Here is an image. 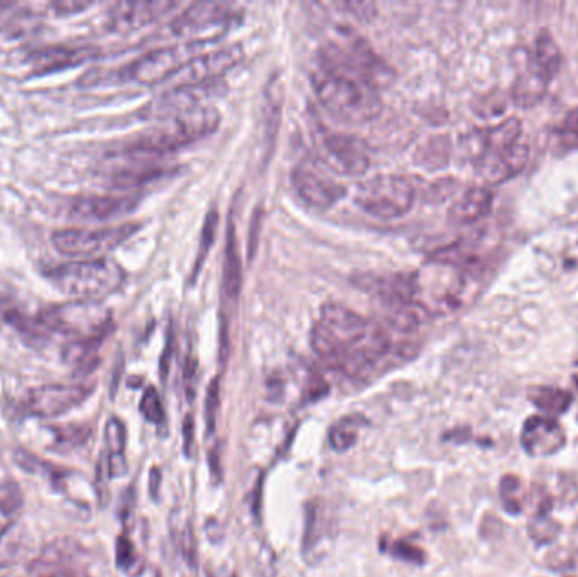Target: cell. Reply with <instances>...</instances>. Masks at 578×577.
Masks as SVG:
<instances>
[{
    "instance_id": "21",
    "label": "cell",
    "mask_w": 578,
    "mask_h": 577,
    "mask_svg": "<svg viewBox=\"0 0 578 577\" xmlns=\"http://www.w3.org/2000/svg\"><path fill=\"white\" fill-rule=\"evenodd\" d=\"M548 85H550V78H546L535 68L526 66V70L519 73L516 82H514L513 90H511L514 104L523 107V109L535 107L545 97Z\"/></svg>"
},
{
    "instance_id": "39",
    "label": "cell",
    "mask_w": 578,
    "mask_h": 577,
    "mask_svg": "<svg viewBox=\"0 0 578 577\" xmlns=\"http://www.w3.org/2000/svg\"><path fill=\"white\" fill-rule=\"evenodd\" d=\"M195 449V420L191 415H186L183 422V451L186 457H191Z\"/></svg>"
},
{
    "instance_id": "13",
    "label": "cell",
    "mask_w": 578,
    "mask_h": 577,
    "mask_svg": "<svg viewBox=\"0 0 578 577\" xmlns=\"http://www.w3.org/2000/svg\"><path fill=\"white\" fill-rule=\"evenodd\" d=\"M95 390L93 383L44 385L29 390L22 408L31 417L55 418L80 407Z\"/></svg>"
},
{
    "instance_id": "23",
    "label": "cell",
    "mask_w": 578,
    "mask_h": 577,
    "mask_svg": "<svg viewBox=\"0 0 578 577\" xmlns=\"http://www.w3.org/2000/svg\"><path fill=\"white\" fill-rule=\"evenodd\" d=\"M104 339L71 341L63 351L66 363L70 364L77 376H88L100 363L99 349Z\"/></svg>"
},
{
    "instance_id": "16",
    "label": "cell",
    "mask_w": 578,
    "mask_h": 577,
    "mask_svg": "<svg viewBox=\"0 0 578 577\" xmlns=\"http://www.w3.org/2000/svg\"><path fill=\"white\" fill-rule=\"evenodd\" d=\"M529 160V144L526 136L511 144L509 148L502 149L499 153L482 154L477 160V171L482 180L491 185L506 182L519 171H523Z\"/></svg>"
},
{
    "instance_id": "31",
    "label": "cell",
    "mask_w": 578,
    "mask_h": 577,
    "mask_svg": "<svg viewBox=\"0 0 578 577\" xmlns=\"http://www.w3.org/2000/svg\"><path fill=\"white\" fill-rule=\"evenodd\" d=\"M142 417L146 418L148 422L154 425H161L164 422V408L159 398L158 391L154 390L153 386H148L144 395L141 398V405H139Z\"/></svg>"
},
{
    "instance_id": "43",
    "label": "cell",
    "mask_w": 578,
    "mask_h": 577,
    "mask_svg": "<svg viewBox=\"0 0 578 577\" xmlns=\"http://www.w3.org/2000/svg\"><path fill=\"white\" fill-rule=\"evenodd\" d=\"M154 577H163V576H161V572L158 571L156 572V574H154Z\"/></svg>"
},
{
    "instance_id": "19",
    "label": "cell",
    "mask_w": 578,
    "mask_h": 577,
    "mask_svg": "<svg viewBox=\"0 0 578 577\" xmlns=\"http://www.w3.org/2000/svg\"><path fill=\"white\" fill-rule=\"evenodd\" d=\"M95 46H46L29 56L34 75H50L68 68L83 65L99 56Z\"/></svg>"
},
{
    "instance_id": "6",
    "label": "cell",
    "mask_w": 578,
    "mask_h": 577,
    "mask_svg": "<svg viewBox=\"0 0 578 577\" xmlns=\"http://www.w3.org/2000/svg\"><path fill=\"white\" fill-rule=\"evenodd\" d=\"M415 185L406 176L376 175L355 188V205L364 214L394 220L408 214L415 205Z\"/></svg>"
},
{
    "instance_id": "28",
    "label": "cell",
    "mask_w": 578,
    "mask_h": 577,
    "mask_svg": "<svg viewBox=\"0 0 578 577\" xmlns=\"http://www.w3.org/2000/svg\"><path fill=\"white\" fill-rule=\"evenodd\" d=\"M26 544V535L22 534L21 528L16 523L4 528L0 532V569L11 566L19 559L24 552Z\"/></svg>"
},
{
    "instance_id": "7",
    "label": "cell",
    "mask_w": 578,
    "mask_h": 577,
    "mask_svg": "<svg viewBox=\"0 0 578 577\" xmlns=\"http://www.w3.org/2000/svg\"><path fill=\"white\" fill-rule=\"evenodd\" d=\"M237 16L235 7L230 4L197 2L171 21V31L181 39V43L203 46L224 38Z\"/></svg>"
},
{
    "instance_id": "4",
    "label": "cell",
    "mask_w": 578,
    "mask_h": 577,
    "mask_svg": "<svg viewBox=\"0 0 578 577\" xmlns=\"http://www.w3.org/2000/svg\"><path fill=\"white\" fill-rule=\"evenodd\" d=\"M48 278L73 300L100 302L120 290L126 281V271L110 258L77 259L56 266Z\"/></svg>"
},
{
    "instance_id": "35",
    "label": "cell",
    "mask_w": 578,
    "mask_h": 577,
    "mask_svg": "<svg viewBox=\"0 0 578 577\" xmlns=\"http://www.w3.org/2000/svg\"><path fill=\"white\" fill-rule=\"evenodd\" d=\"M115 561L122 571H129L137 561L136 547L127 535H120L115 544Z\"/></svg>"
},
{
    "instance_id": "32",
    "label": "cell",
    "mask_w": 578,
    "mask_h": 577,
    "mask_svg": "<svg viewBox=\"0 0 578 577\" xmlns=\"http://www.w3.org/2000/svg\"><path fill=\"white\" fill-rule=\"evenodd\" d=\"M474 112L482 119H496L506 112V99L501 92L484 95L475 102Z\"/></svg>"
},
{
    "instance_id": "44",
    "label": "cell",
    "mask_w": 578,
    "mask_h": 577,
    "mask_svg": "<svg viewBox=\"0 0 578 577\" xmlns=\"http://www.w3.org/2000/svg\"><path fill=\"white\" fill-rule=\"evenodd\" d=\"M234 577H237V576H234Z\"/></svg>"
},
{
    "instance_id": "42",
    "label": "cell",
    "mask_w": 578,
    "mask_h": 577,
    "mask_svg": "<svg viewBox=\"0 0 578 577\" xmlns=\"http://www.w3.org/2000/svg\"><path fill=\"white\" fill-rule=\"evenodd\" d=\"M159 486H161V471L158 468H153L149 474V493L153 496V500H158Z\"/></svg>"
},
{
    "instance_id": "25",
    "label": "cell",
    "mask_w": 578,
    "mask_h": 577,
    "mask_svg": "<svg viewBox=\"0 0 578 577\" xmlns=\"http://www.w3.org/2000/svg\"><path fill=\"white\" fill-rule=\"evenodd\" d=\"M227 244H225L224 276H222V288L227 300L239 297L240 285H242V266H240L239 248L237 237L232 222L227 229Z\"/></svg>"
},
{
    "instance_id": "37",
    "label": "cell",
    "mask_w": 578,
    "mask_h": 577,
    "mask_svg": "<svg viewBox=\"0 0 578 577\" xmlns=\"http://www.w3.org/2000/svg\"><path fill=\"white\" fill-rule=\"evenodd\" d=\"M394 557H398L401 561L416 562L421 564L425 559V554L421 552L415 545L408 544V542H396L393 547Z\"/></svg>"
},
{
    "instance_id": "12",
    "label": "cell",
    "mask_w": 578,
    "mask_h": 577,
    "mask_svg": "<svg viewBox=\"0 0 578 577\" xmlns=\"http://www.w3.org/2000/svg\"><path fill=\"white\" fill-rule=\"evenodd\" d=\"M33 577H90L87 550L71 537L46 545L31 564Z\"/></svg>"
},
{
    "instance_id": "33",
    "label": "cell",
    "mask_w": 578,
    "mask_h": 577,
    "mask_svg": "<svg viewBox=\"0 0 578 577\" xmlns=\"http://www.w3.org/2000/svg\"><path fill=\"white\" fill-rule=\"evenodd\" d=\"M220 408V385L219 378L210 383L207 390V402H205V422H207V434L215 432L217 425V413Z\"/></svg>"
},
{
    "instance_id": "30",
    "label": "cell",
    "mask_w": 578,
    "mask_h": 577,
    "mask_svg": "<svg viewBox=\"0 0 578 577\" xmlns=\"http://www.w3.org/2000/svg\"><path fill=\"white\" fill-rule=\"evenodd\" d=\"M350 422H352V418H345V420H342L339 424L333 425L330 432H328L330 446H332L335 451H349L350 447L355 446V442H357L355 427H357V425L350 424Z\"/></svg>"
},
{
    "instance_id": "10",
    "label": "cell",
    "mask_w": 578,
    "mask_h": 577,
    "mask_svg": "<svg viewBox=\"0 0 578 577\" xmlns=\"http://www.w3.org/2000/svg\"><path fill=\"white\" fill-rule=\"evenodd\" d=\"M139 229V224L127 222L104 229H63L51 236L58 253L70 258L99 259L120 248Z\"/></svg>"
},
{
    "instance_id": "24",
    "label": "cell",
    "mask_w": 578,
    "mask_h": 577,
    "mask_svg": "<svg viewBox=\"0 0 578 577\" xmlns=\"http://www.w3.org/2000/svg\"><path fill=\"white\" fill-rule=\"evenodd\" d=\"M528 65L543 73L550 80L557 75L562 65V51L558 48L557 41L551 38L550 33L543 31L536 38L535 48L529 56Z\"/></svg>"
},
{
    "instance_id": "2",
    "label": "cell",
    "mask_w": 578,
    "mask_h": 577,
    "mask_svg": "<svg viewBox=\"0 0 578 577\" xmlns=\"http://www.w3.org/2000/svg\"><path fill=\"white\" fill-rule=\"evenodd\" d=\"M311 82L320 104L347 124H366L382 112L379 87L355 73L318 63Z\"/></svg>"
},
{
    "instance_id": "22",
    "label": "cell",
    "mask_w": 578,
    "mask_h": 577,
    "mask_svg": "<svg viewBox=\"0 0 578 577\" xmlns=\"http://www.w3.org/2000/svg\"><path fill=\"white\" fill-rule=\"evenodd\" d=\"M105 444H107V464H109L110 478H120L127 473L126 425L120 418H109L105 425Z\"/></svg>"
},
{
    "instance_id": "20",
    "label": "cell",
    "mask_w": 578,
    "mask_h": 577,
    "mask_svg": "<svg viewBox=\"0 0 578 577\" xmlns=\"http://www.w3.org/2000/svg\"><path fill=\"white\" fill-rule=\"evenodd\" d=\"M492 200L494 197H492L491 190L482 187L472 188L452 205L450 220L459 226L475 224L491 212Z\"/></svg>"
},
{
    "instance_id": "34",
    "label": "cell",
    "mask_w": 578,
    "mask_h": 577,
    "mask_svg": "<svg viewBox=\"0 0 578 577\" xmlns=\"http://www.w3.org/2000/svg\"><path fill=\"white\" fill-rule=\"evenodd\" d=\"M217 224H219V215L213 210L207 215V220H205V226H203L202 232V244H200V249H198L197 264H195V270H200L203 261H205V256H207L208 251L212 248L213 237H215V231H217Z\"/></svg>"
},
{
    "instance_id": "9",
    "label": "cell",
    "mask_w": 578,
    "mask_h": 577,
    "mask_svg": "<svg viewBox=\"0 0 578 577\" xmlns=\"http://www.w3.org/2000/svg\"><path fill=\"white\" fill-rule=\"evenodd\" d=\"M311 134L318 160L322 161L328 170L345 176L364 175L369 170L371 154L362 139L328 129L320 122L313 124Z\"/></svg>"
},
{
    "instance_id": "41",
    "label": "cell",
    "mask_w": 578,
    "mask_h": 577,
    "mask_svg": "<svg viewBox=\"0 0 578 577\" xmlns=\"http://www.w3.org/2000/svg\"><path fill=\"white\" fill-rule=\"evenodd\" d=\"M208 466H210V474H212L213 483L219 484L222 479V462H220L219 446L210 449L208 454Z\"/></svg>"
},
{
    "instance_id": "5",
    "label": "cell",
    "mask_w": 578,
    "mask_h": 577,
    "mask_svg": "<svg viewBox=\"0 0 578 577\" xmlns=\"http://www.w3.org/2000/svg\"><path fill=\"white\" fill-rule=\"evenodd\" d=\"M38 322L48 334H61L73 341L105 339L109 334V310L100 302L92 300H70L43 308Z\"/></svg>"
},
{
    "instance_id": "3",
    "label": "cell",
    "mask_w": 578,
    "mask_h": 577,
    "mask_svg": "<svg viewBox=\"0 0 578 577\" xmlns=\"http://www.w3.org/2000/svg\"><path fill=\"white\" fill-rule=\"evenodd\" d=\"M220 124V114L213 107H195L166 119L161 126L142 132L124 144L115 156L129 160H156L175 153L210 136Z\"/></svg>"
},
{
    "instance_id": "40",
    "label": "cell",
    "mask_w": 578,
    "mask_h": 577,
    "mask_svg": "<svg viewBox=\"0 0 578 577\" xmlns=\"http://www.w3.org/2000/svg\"><path fill=\"white\" fill-rule=\"evenodd\" d=\"M90 6H92V2H82V0H61V2H55L51 7L55 9L56 14L66 16V14H75V12L85 11V9H88Z\"/></svg>"
},
{
    "instance_id": "36",
    "label": "cell",
    "mask_w": 578,
    "mask_h": 577,
    "mask_svg": "<svg viewBox=\"0 0 578 577\" xmlns=\"http://www.w3.org/2000/svg\"><path fill=\"white\" fill-rule=\"evenodd\" d=\"M181 556H183V559H185L188 567H191V569H197V539H195V532H193L191 523H186L185 530L181 532Z\"/></svg>"
},
{
    "instance_id": "1",
    "label": "cell",
    "mask_w": 578,
    "mask_h": 577,
    "mask_svg": "<svg viewBox=\"0 0 578 577\" xmlns=\"http://www.w3.org/2000/svg\"><path fill=\"white\" fill-rule=\"evenodd\" d=\"M310 342L318 358L350 378L369 373L394 349L384 325L335 302L323 305Z\"/></svg>"
},
{
    "instance_id": "26",
    "label": "cell",
    "mask_w": 578,
    "mask_h": 577,
    "mask_svg": "<svg viewBox=\"0 0 578 577\" xmlns=\"http://www.w3.org/2000/svg\"><path fill=\"white\" fill-rule=\"evenodd\" d=\"M14 462L26 473L39 474V476L50 478L51 483L55 484L56 488H60V484L66 478L65 471H61L55 464L38 459L31 452L22 451V449H17L14 452Z\"/></svg>"
},
{
    "instance_id": "15",
    "label": "cell",
    "mask_w": 578,
    "mask_h": 577,
    "mask_svg": "<svg viewBox=\"0 0 578 577\" xmlns=\"http://www.w3.org/2000/svg\"><path fill=\"white\" fill-rule=\"evenodd\" d=\"M291 185L301 202L317 210L332 209L345 193V187L337 180L306 166H298L293 170Z\"/></svg>"
},
{
    "instance_id": "17",
    "label": "cell",
    "mask_w": 578,
    "mask_h": 577,
    "mask_svg": "<svg viewBox=\"0 0 578 577\" xmlns=\"http://www.w3.org/2000/svg\"><path fill=\"white\" fill-rule=\"evenodd\" d=\"M137 202L139 198L132 195H87L73 200L68 215L83 222H105L131 214Z\"/></svg>"
},
{
    "instance_id": "14",
    "label": "cell",
    "mask_w": 578,
    "mask_h": 577,
    "mask_svg": "<svg viewBox=\"0 0 578 577\" xmlns=\"http://www.w3.org/2000/svg\"><path fill=\"white\" fill-rule=\"evenodd\" d=\"M242 56L244 53L240 46H227L205 55L195 56L168 82H173L171 88L220 82L225 73L230 72L235 65H239Z\"/></svg>"
},
{
    "instance_id": "38",
    "label": "cell",
    "mask_w": 578,
    "mask_h": 577,
    "mask_svg": "<svg viewBox=\"0 0 578 577\" xmlns=\"http://www.w3.org/2000/svg\"><path fill=\"white\" fill-rule=\"evenodd\" d=\"M318 513L317 508L313 505L306 506V523L305 535H303V545L308 550L311 544L315 542V535H317Z\"/></svg>"
},
{
    "instance_id": "8",
    "label": "cell",
    "mask_w": 578,
    "mask_h": 577,
    "mask_svg": "<svg viewBox=\"0 0 578 577\" xmlns=\"http://www.w3.org/2000/svg\"><path fill=\"white\" fill-rule=\"evenodd\" d=\"M320 61L366 78L377 87L388 75V68L372 51L366 39L347 29H339L335 36L328 39V43L323 46Z\"/></svg>"
},
{
    "instance_id": "27",
    "label": "cell",
    "mask_w": 578,
    "mask_h": 577,
    "mask_svg": "<svg viewBox=\"0 0 578 577\" xmlns=\"http://www.w3.org/2000/svg\"><path fill=\"white\" fill-rule=\"evenodd\" d=\"M24 505V495H22L21 486L14 483L11 479H6L0 483V523L4 527L12 525V520L16 518L17 513L21 512Z\"/></svg>"
},
{
    "instance_id": "11",
    "label": "cell",
    "mask_w": 578,
    "mask_h": 577,
    "mask_svg": "<svg viewBox=\"0 0 578 577\" xmlns=\"http://www.w3.org/2000/svg\"><path fill=\"white\" fill-rule=\"evenodd\" d=\"M200 48L202 46L180 43L149 51L124 68V77L141 85L168 82L191 58L198 56Z\"/></svg>"
},
{
    "instance_id": "29",
    "label": "cell",
    "mask_w": 578,
    "mask_h": 577,
    "mask_svg": "<svg viewBox=\"0 0 578 577\" xmlns=\"http://www.w3.org/2000/svg\"><path fill=\"white\" fill-rule=\"evenodd\" d=\"M53 439H55L56 449L61 451H71L87 444L92 430L88 429L87 425H60L51 429Z\"/></svg>"
},
{
    "instance_id": "18",
    "label": "cell",
    "mask_w": 578,
    "mask_h": 577,
    "mask_svg": "<svg viewBox=\"0 0 578 577\" xmlns=\"http://www.w3.org/2000/svg\"><path fill=\"white\" fill-rule=\"evenodd\" d=\"M178 7V2H120L110 11V28L117 33H132L158 21Z\"/></svg>"
}]
</instances>
